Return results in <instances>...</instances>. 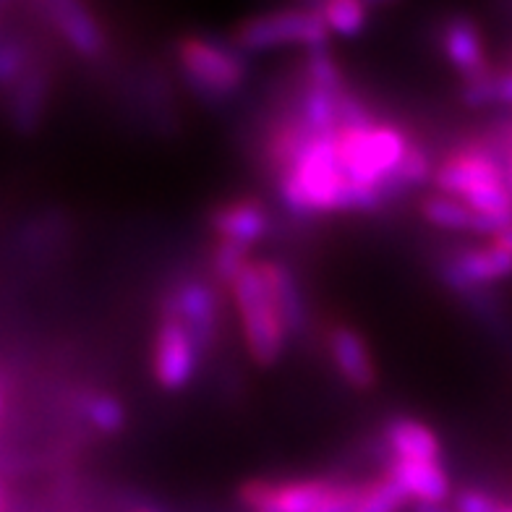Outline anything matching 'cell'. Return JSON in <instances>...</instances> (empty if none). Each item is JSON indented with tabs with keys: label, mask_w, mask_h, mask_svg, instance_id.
<instances>
[{
	"label": "cell",
	"mask_w": 512,
	"mask_h": 512,
	"mask_svg": "<svg viewBox=\"0 0 512 512\" xmlns=\"http://www.w3.org/2000/svg\"><path fill=\"white\" fill-rule=\"evenodd\" d=\"M301 81L304 84H311V87H322V89H345V76L340 71L332 55L327 50H314L309 53L304 63V74H301Z\"/></svg>",
	"instance_id": "25"
},
{
	"label": "cell",
	"mask_w": 512,
	"mask_h": 512,
	"mask_svg": "<svg viewBox=\"0 0 512 512\" xmlns=\"http://www.w3.org/2000/svg\"><path fill=\"white\" fill-rule=\"evenodd\" d=\"M494 241H499V243H502V246H505V249L510 251V254H512V228H507L505 233H502V236H497V238H494Z\"/></svg>",
	"instance_id": "30"
},
{
	"label": "cell",
	"mask_w": 512,
	"mask_h": 512,
	"mask_svg": "<svg viewBox=\"0 0 512 512\" xmlns=\"http://www.w3.org/2000/svg\"><path fill=\"white\" fill-rule=\"evenodd\" d=\"M416 512H458V510L447 505H418Z\"/></svg>",
	"instance_id": "29"
},
{
	"label": "cell",
	"mask_w": 512,
	"mask_h": 512,
	"mask_svg": "<svg viewBox=\"0 0 512 512\" xmlns=\"http://www.w3.org/2000/svg\"><path fill=\"white\" fill-rule=\"evenodd\" d=\"M251 262H254V259H251V249L238 246V243L215 241V246L209 251V272L215 277V283L225 285V288H230L233 280H236Z\"/></svg>",
	"instance_id": "24"
},
{
	"label": "cell",
	"mask_w": 512,
	"mask_h": 512,
	"mask_svg": "<svg viewBox=\"0 0 512 512\" xmlns=\"http://www.w3.org/2000/svg\"><path fill=\"white\" fill-rule=\"evenodd\" d=\"M439 45H442L447 63L463 76V81L492 71L489 61H486L484 34H481L479 24L471 16H450L442 24V40H439Z\"/></svg>",
	"instance_id": "14"
},
{
	"label": "cell",
	"mask_w": 512,
	"mask_h": 512,
	"mask_svg": "<svg viewBox=\"0 0 512 512\" xmlns=\"http://www.w3.org/2000/svg\"><path fill=\"white\" fill-rule=\"evenodd\" d=\"M176 61L183 84L196 100L215 105L228 102L249 76L246 53L233 40H212L204 34H186L176 45Z\"/></svg>",
	"instance_id": "5"
},
{
	"label": "cell",
	"mask_w": 512,
	"mask_h": 512,
	"mask_svg": "<svg viewBox=\"0 0 512 512\" xmlns=\"http://www.w3.org/2000/svg\"><path fill=\"white\" fill-rule=\"evenodd\" d=\"M358 484L335 479H249L238 486L246 512H356Z\"/></svg>",
	"instance_id": "6"
},
{
	"label": "cell",
	"mask_w": 512,
	"mask_h": 512,
	"mask_svg": "<svg viewBox=\"0 0 512 512\" xmlns=\"http://www.w3.org/2000/svg\"><path fill=\"white\" fill-rule=\"evenodd\" d=\"M421 217L426 223L439 230H452V233H479L481 236V217L460 199L442 191L426 194L418 204Z\"/></svg>",
	"instance_id": "19"
},
{
	"label": "cell",
	"mask_w": 512,
	"mask_h": 512,
	"mask_svg": "<svg viewBox=\"0 0 512 512\" xmlns=\"http://www.w3.org/2000/svg\"><path fill=\"white\" fill-rule=\"evenodd\" d=\"M369 3L366 0H317L319 11L330 34L343 40H356L369 24Z\"/></svg>",
	"instance_id": "21"
},
{
	"label": "cell",
	"mask_w": 512,
	"mask_h": 512,
	"mask_svg": "<svg viewBox=\"0 0 512 512\" xmlns=\"http://www.w3.org/2000/svg\"><path fill=\"white\" fill-rule=\"evenodd\" d=\"M502 152H505L507 181H510V189H512V123H510V128H507V136H505V144H502Z\"/></svg>",
	"instance_id": "28"
},
{
	"label": "cell",
	"mask_w": 512,
	"mask_h": 512,
	"mask_svg": "<svg viewBox=\"0 0 512 512\" xmlns=\"http://www.w3.org/2000/svg\"><path fill=\"white\" fill-rule=\"evenodd\" d=\"M335 139L345 176L356 191L358 212H377L395 202L400 196L398 170L413 147L408 136L392 123L364 115L345 123Z\"/></svg>",
	"instance_id": "1"
},
{
	"label": "cell",
	"mask_w": 512,
	"mask_h": 512,
	"mask_svg": "<svg viewBox=\"0 0 512 512\" xmlns=\"http://www.w3.org/2000/svg\"><path fill=\"white\" fill-rule=\"evenodd\" d=\"M366 3H369V6H392V3H398V0H366Z\"/></svg>",
	"instance_id": "31"
},
{
	"label": "cell",
	"mask_w": 512,
	"mask_h": 512,
	"mask_svg": "<svg viewBox=\"0 0 512 512\" xmlns=\"http://www.w3.org/2000/svg\"><path fill=\"white\" fill-rule=\"evenodd\" d=\"M432 183L481 217V236L497 238L512 228V189L502 147L460 144L437 162Z\"/></svg>",
	"instance_id": "2"
},
{
	"label": "cell",
	"mask_w": 512,
	"mask_h": 512,
	"mask_svg": "<svg viewBox=\"0 0 512 512\" xmlns=\"http://www.w3.org/2000/svg\"><path fill=\"white\" fill-rule=\"evenodd\" d=\"M455 510L458 512H502L505 502H499L494 494L484 492V489H463L455 497Z\"/></svg>",
	"instance_id": "27"
},
{
	"label": "cell",
	"mask_w": 512,
	"mask_h": 512,
	"mask_svg": "<svg viewBox=\"0 0 512 512\" xmlns=\"http://www.w3.org/2000/svg\"><path fill=\"white\" fill-rule=\"evenodd\" d=\"M387 473L416 505H445L452 492L442 460H390Z\"/></svg>",
	"instance_id": "15"
},
{
	"label": "cell",
	"mask_w": 512,
	"mask_h": 512,
	"mask_svg": "<svg viewBox=\"0 0 512 512\" xmlns=\"http://www.w3.org/2000/svg\"><path fill=\"white\" fill-rule=\"evenodd\" d=\"M204 351L178 319L160 314L152 340V377L165 392H181L194 382Z\"/></svg>",
	"instance_id": "8"
},
{
	"label": "cell",
	"mask_w": 512,
	"mask_h": 512,
	"mask_svg": "<svg viewBox=\"0 0 512 512\" xmlns=\"http://www.w3.org/2000/svg\"><path fill=\"white\" fill-rule=\"evenodd\" d=\"M324 343H327V353H330L337 377L356 392L374 390V384H377V364H374L369 343H366L364 335L356 327L345 322L332 324L327 335H324Z\"/></svg>",
	"instance_id": "11"
},
{
	"label": "cell",
	"mask_w": 512,
	"mask_h": 512,
	"mask_svg": "<svg viewBox=\"0 0 512 512\" xmlns=\"http://www.w3.org/2000/svg\"><path fill=\"white\" fill-rule=\"evenodd\" d=\"M405 502H408V497L390 473L366 481V484H358L356 512H400Z\"/></svg>",
	"instance_id": "23"
},
{
	"label": "cell",
	"mask_w": 512,
	"mask_h": 512,
	"mask_svg": "<svg viewBox=\"0 0 512 512\" xmlns=\"http://www.w3.org/2000/svg\"><path fill=\"white\" fill-rule=\"evenodd\" d=\"M335 134L309 136L296 157L275 173L277 196L296 217L358 212L356 191L345 176Z\"/></svg>",
	"instance_id": "3"
},
{
	"label": "cell",
	"mask_w": 512,
	"mask_h": 512,
	"mask_svg": "<svg viewBox=\"0 0 512 512\" xmlns=\"http://www.w3.org/2000/svg\"><path fill=\"white\" fill-rule=\"evenodd\" d=\"M439 275L447 288L476 293L512 277V254L502 243L489 238L479 246H465L445 256L439 264Z\"/></svg>",
	"instance_id": "10"
},
{
	"label": "cell",
	"mask_w": 512,
	"mask_h": 512,
	"mask_svg": "<svg viewBox=\"0 0 512 512\" xmlns=\"http://www.w3.org/2000/svg\"><path fill=\"white\" fill-rule=\"evenodd\" d=\"M209 230L215 233V241L238 243L251 249L270 233L272 217L270 209L256 196H238L228 202L217 204L207 217Z\"/></svg>",
	"instance_id": "12"
},
{
	"label": "cell",
	"mask_w": 512,
	"mask_h": 512,
	"mask_svg": "<svg viewBox=\"0 0 512 512\" xmlns=\"http://www.w3.org/2000/svg\"><path fill=\"white\" fill-rule=\"evenodd\" d=\"M384 445L390 450V460H442L437 432L418 418H392L384 426Z\"/></svg>",
	"instance_id": "17"
},
{
	"label": "cell",
	"mask_w": 512,
	"mask_h": 512,
	"mask_svg": "<svg viewBox=\"0 0 512 512\" xmlns=\"http://www.w3.org/2000/svg\"><path fill=\"white\" fill-rule=\"evenodd\" d=\"M81 418L97 434L115 437L126 429V405L108 390H92L81 398Z\"/></svg>",
	"instance_id": "20"
},
{
	"label": "cell",
	"mask_w": 512,
	"mask_h": 512,
	"mask_svg": "<svg viewBox=\"0 0 512 512\" xmlns=\"http://www.w3.org/2000/svg\"><path fill=\"white\" fill-rule=\"evenodd\" d=\"M230 298L236 306L243 345H246L251 361L262 369L275 366L283 356L290 330L285 324L283 309L277 304L275 288H272V280L267 275L264 259H254L233 280Z\"/></svg>",
	"instance_id": "4"
},
{
	"label": "cell",
	"mask_w": 512,
	"mask_h": 512,
	"mask_svg": "<svg viewBox=\"0 0 512 512\" xmlns=\"http://www.w3.org/2000/svg\"><path fill=\"white\" fill-rule=\"evenodd\" d=\"M29 66H32V63H29V55L27 50H24V45L16 40L14 34H6V37H3V48H0V79H3L6 89L11 87Z\"/></svg>",
	"instance_id": "26"
},
{
	"label": "cell",
	"mask_w": 512,
	"mask_h": 512,
	"mask_svg": "<svg viewBox=\"0 0 512 512\" xmlns=\"http://www.w3.org/2000/svg\"><path fill=\"white\" fill-rule=\"evenodd\" d=\"M134 512H157V510H152V507H139V510H134Z\"/></svg>",
	"instance_id": "32"
},
{
	"label": "cell",
	"mask_w": 512,
	"mask_h": 512,
	"mask_svg": "<svg viewBox=\"0 0 512 512\" xmlns=\"http://www.w3.org/2000/svg\"><path fill=\"white\" fill-rule=\"evenodd\" d=\"M264 267H267V275H270L272 280L277 304L283 309V317L285 324H288L290 335L304 332L306 324H309V306H306L304 288L298 283L296 272L290 270L285 262H277V259H264Z\"/></svg>",
	"instance_id": "18"
},
{
	"label": "cell",
	"mask_w": 512,
	"mask_h": 512,
	"mask_svg": "<svg viewBox=\"0 0 512 512\" xmlns=\"http://www.w3.org/2000/svg\"><path fill=\"white\" fill-rule=\"evenodd\" d=\"M460 97H463L468 108L512 105V68H507V71H486L481 76L465 79Z\"/></svg>",
	"instance_id": "22"
},
{
	"label": "cell",
	"mask_w": 512,
	"mask_h": 512,
	"mask_svg": "<svg viewBox=\"0 0 512 512\" xmlns=\"http://www.w3.org/2000/svg\"><path fill=\"white\" fill-rule=\"evenodd\" d=\"M502 512H512V505H505V510H502Z\"/></svg>",
	"instance_id": "33"
},
{
	"label": "cell",
	"mask_w": 512,
	"mask_h": 512,
	"mask_svg": "<svg viewBox=\"0 0 512 512\" xmlns=\"http://www.w3.org/2000/svg\"><path fill=\"white\" fill-rule=\"evenodd\" d=\"M45 14L76 55L100 58L105 50V32L84 0H45Z\"/></svg>",
	"instance_id": "13"
},
{
	"label": "cell",
	"mask_w": 512,
	"mask_h": 512,
	"mask_svg": "<svg viewBox=\"0 0 512 512\" xmlns=\"http://www.w3.org/2000/svg\"><path fill=\"white\" fill-rule=\"evenodd\" d=\"M160 314L178 319V322L196 337L204 353L215 343L220 330V298L215 285L204 277H181L162 298Z\"/></svg>",
	"instance_id": "9"
},
{
	"label": "cell",
	"mask_w": 512,
	"mask_h": 512,
	"mask_svg": "<svg viewBox=\"0 0 512 512\" xmlns=\"http://www.w3.org/2000/svg\"><path fill=\"white\" fill-rule=\"evenodd\" d=\"M330 37V29L319 11L309 6H290L243 19L236 27L233 42L246 55L283 48H304L314 53L327 50Z\"/></svg>",
	"instance_id": "7"
},
{
	"label": "cell",
	"mask_w": 512,
	"mask_h": 512,
	"mask_svg": "<svg viewBox=\"0 0 512 512\" xmlns=\"http://www.w3.org/2000/svg\"><path fill=\"white\" fill-rule=\"evenodd\" d=\"M8 118L16 134L27 136L37 131L48 102V74L37 63L24 71L19 79L8 87Z\"/></svg>",
	"instance_id": "16"
}]
</instances>
